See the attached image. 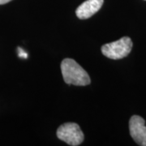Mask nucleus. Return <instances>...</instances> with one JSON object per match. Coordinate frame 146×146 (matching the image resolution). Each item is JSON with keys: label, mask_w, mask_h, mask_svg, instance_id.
Returning a JSON list of instances; mask_svg holds the SVG:
<instances>
[{"label": "nucleus", "mask_w": 146, "mask_h": 146, "mask_svg": "<svg viewBox=\"0 0 146 146\" xmlns=\"http://www.w3.org/2000/svg\"><path fill=\"white\" fill-rule=\"evenodd\" d=\"M63 80L68 84L86 86L91 83L87 72L72 58H64L61 63Z\"/></svg>", "instance_id": "f257e3e1"}, {"label": "nucleus", "mask_w": 146, "mask_h": 146, "mask_svg": "<svg viewBox=\"0 0 146 146\" xmlns=\"http://www.w3.org/2000/svg\"><path fill=\"white\" fill-rule=\"evenodd\" d=\"M132 48L130 37L123 36L115 42L105 44L102 46V53L110 59H121L127 57Z\"/></svg>", "instance_id": "f03ea898"}, {"label": "nucleus", "mask_w": 146, "mask_h": 146, "mask_svg": "<svg viewBox=\"0 0 146 146\" xmlns=\"http://www.w3.org/2000/svg\"><path fill=\"white\" fill-rule=\"evenodd\" d=\"M58 138L72 146L80 145L84 140L83 131L75 123H65L58 128Z\"/></svg>", "instance_id": "7ed1b4c3"}, {"label": "nucleus", "mask_w": 146, "mask_h": 146, "mask_svg": "<svg viewBox=\"0 0 146 146\" xmlns=\"http://www.w3.org/2000/svg\"><path fill=\"white\" fill-rule=\"evenodd\" d=\"M131 136L137 145L146 146V127L145 119L139 115L131 116L129 121Z\"/></svg>", "instance_id": "20e7f679"}, {"label": "nucleus", "mask_w": 146, "mask_h": 146, "mask_svg": "<svg viewBox=\"0 0 146 146\" xmlns=\"http://www.w3.org/2000/svg\"><path fill=\"white\" fill-rule=\"evenodd\" d=\"M104 0H86L76 11V16L80 20H86L93 16L101 9Z\"/></svg>", "instance_id": "39448f33"}, {"label": "nucleus", "mask_w": 146, "mask_h": 146, "mask_svg": "<svg viewBox=\"0 0 146 146\" xmlns=\"http://www.w3.org/2000/svg\"><path fill=\"white\" fill-rule=\"evenodd\" d=\"M18 50H19V53H18V55H19V57L21 58H26L28 57V54H27L26 52H25L21 48H18Z\"/></svg>", "instance_id": "423d86ee"}, {"label": "nucleus", "mask_w": 146, "mask_h": 146, "mask_svg": "<svg viewBox=\"0 0 146 146\" xmlns=\"http://www.w3.org/2000/svg\"><path fill=\"white\" fill-rule=\"evenodd\" d=\"M11 0H0V5H3V4H6L7 3L11 2Z\"/></svg>", "instance_id": "0eeeda50"}, {"label": "nucleus", "mask_w": 146, "mask_h": 146, "mask_svg": "<svg viewBox=\"0 0 146 146\" xmlns=\"http://www.w3.org/2000/svg\"><path fill=\"white\" fill-rule=\"evenodd\" d=\"M145 1H146V0H145Z\"/></svg>", "instance_id": "6e6552de"}]
</instances>
